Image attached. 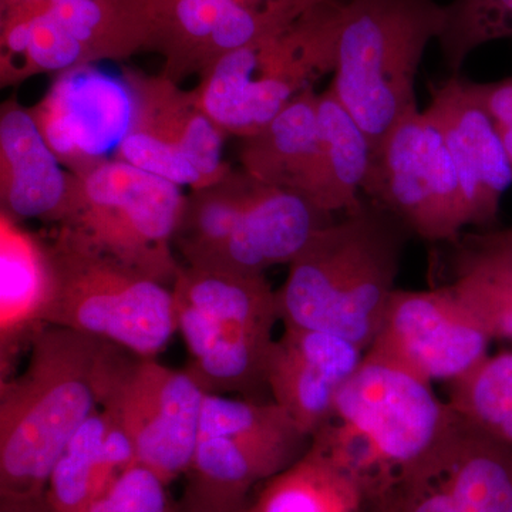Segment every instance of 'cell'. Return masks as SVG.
Listing matches in <instances>:
<instances>
[{"instance_id":"d4e9b609","label":"cell","mask_w":512,"mask_h":512,"mask_svg":"<svg viewBox=\"0 0 512 512\" xmlns=\"http://www.w3.org/2000/svg\"><path fill=\"white\" fill-rule=\"evenodd\" d=\"M245 512H369L355 474L312 440L305 456L258 485Z\"/></svg>"},{"instance_id":"ba28073f","label":"cell","mask_w":512,"mask_h":512,"mask_svg":"<svg viewBox=\"0 0 512 512\" xmlns=\"http://www.w3.org/2000/svg\"><path fill=\"white\" fill-rule=\"evenodd\" d=\"M342 2L325 3L285 32L222 57L194 89L202 110L227 136L258 133L289 101L335 70Z\"/></svg>"},{"instance_id":"30bf717a","label":"cell","mask_w":512,"mask_h":512,"mask_svg":"<svg viewBox=\"0 0 512 512\" xmlns=\"http://www.w3.org/2000/svg\"><path fill=\"white\" fill-rule=\"evenodd\" d=\"M150 0L26 3L2 15V86L147 52Z\"/></svg>"},{"instance_id":"ac0fdd59","label":"cell","mask_w":512,"mask_h":512,"mask_svg":"<svg viewBox=\"0 0 512 512\" xmlns=\"http://www.w3.org/2000/svg\"><path fill=\"white\" fill-rule=\"evenodd\" d=\"M436 121L466 202L468 224L491 227L512 185V171L493 120L468 92L467 80L453 76L433 93L426 109Z\"/></svg>"},{"instance_id":"4316f807","label":"cell","mask_w":512,"mask_h":512,"mask_svg":"<svg viewBox=\"0 0 512 512\" xmlns=\"http://www.w3.org/2000/svg\"><path fill=\"white\" fill-rule=\"evenodd\" d=\"M450 286L490 338L512 339V258L467 235Z\"/></svg>"},{"instance_id":"7c38bea8","label":"cell","mask_w":512,"mask_h":512,"mask_svg":"<svg viewBox=\"0 0 512 512\" xmlns=\"http://www.w3.org/2000/svg\"><path fill=\"white\" fill-rule=\"evenodd\" d=\"M311 444L312 437L272 399L207 393L185 478L251 497L254 488L305 456Z\"/></svg>"},{"instance_id":"ffe728a7","label":"cell","mask_w":512,"mask_h":512,"mask_svg":"<svg viewBox=\"0 0 512 512\" xmlns=\"http://www.w3.org/2000/svg\"><path fill=\"white\" fill-rule=\"evenodd\" d=\"M62 167L29 109L18 101H6L0 114L2 211L20 222L59 225L72 185V173Z\"/></svg>"},{"instance_id":"8992f818","label":"cell","mask_w":512,"mask_h":512,"mask_svg":"<svg viewBox=\"0 0 512 512\" xmlns=\"http://www.w3.org/2000/svg\"><path fill=\"white\" fill-rule=\"evenodd\" d=\"M53 291L46 325L76 330L134 355L158 357L177 333L173 288L57 228L47 241Z\"/></svg>"},{"instance_id":"603a6c76","label":"cell","mask_w":512,"mask_h":512,"mask_svg":"<svg viewBox=\"0 0 512 512\" xmlns=\"http://www.w3.org/2000/svg\"><path fill=\"white\" fill-rule=\"evenodd\" d=\"M318 99L308 87L258 133L242 138V171L258 183L308 197L318 163Z\"/></svg>"},{"instance_id":"836d02e7","label":"cell","mask_w":512,"mask_h":512,"mask_svg":"<svg viewBox=\"0 0 512 512\" xmlns=\"http://www.w3.org/2000/svg\"><path fill=\"white\" fill-rule=\"evenodd\" d=\"M0 512H56L47 503L45 494L0 495Z\"/></svg>"},{"instance_id":"9a60e30c","label":"cell","mask_w":512,"mask_h":512,"mask_svg":"<svg viewBox=\"0 0 512 512\" xmlns=\"http://www.w3.org/2000/svg\"><path fill=\"white\" fill-rule=\"evenodd\" d=\"M40 133L70 173H80L119 150L136 117V94L126 76L93 64L64 70L29 109Z\"/></svg>"},{"instance_id":"e575fe53","label":"cell","mask_w":512,"mask_h":512,"mask_svg":"<svg viewBox=\"0 0 512 512\" xmlns=\"http://www.w3.org/2000/svg\"><path fill=\"white\" fill-rule=\"evenodd\" d=\"M245 2L254 3V5L264 6V8H282L295 10L296 13L311 12V10L332 2V0H245Z\"/></svg>"},{"instance_id":"7a4b0ae2","label":"cell","mask_w":512,"mask_h":512,"mask_svg":"<svg viewBox=\"0 0 512 512\" xmlns=\"http://www.w3.org/2000/svg\"><path fill=\"white\" fill-rule=\"evenodd\" d=\"M103 343L47 325L25 367L0 380V495L45 494L64 448L100 409L96 372Z\"/></svg>"},{"instance_id":"e0dca14e","label":"cell","mask_w":512,"mask_h":512,"mask_svg":"<svg viewBox=\"0 0 512 512\" xmlns=\"http://www.w3.org/2000/svg\"><path fill=\"white\" fill-rule=\"evenodd\" d=\"M365 353L339 336L284 326L269 359V397L313 437L332 420L339 394Z\"/></svg>"},{"instance_id":"d6a6232c","label":"cell","mask_w":512,"mask_h":512,"mask_svg":"<svg viewBox=\"0 0 512 512\" xmlns=\"http://www.w3.org/2000/svg\"><path fill=\"white\" fill-rule=\"evenodd\" d=\"M467 87L478 106L493 120L495 127H512V76L493 83L467 80Z\"/></svg>"},{"instance_id":"4dcf8cb0","label":"cell","mask_w":512,"mask_h":512,"mask_svg":"<svg viewBox=\"0 0 512 512\" xmlns=\"http://www.w3.org/2000/svg\"><path fill=\"white\" fill-rule=\"evenodd\" d=\"M87 512H178L170 485L147 467L128 468Z\"/></svg>"},{"instance_id":"8fae6325","label":"cell","mask_w":512,"mask_h":512,"mask_svg":"<svg viewBox=\"0 0 512 512\" xmlns=\"http://www.w3.org/2000/svg\"><path fill=\"white\" fill-rule=\"evenodd\" d=\"M362 194L427 242L457 241L470 225L443 133L426 110L412 111L387 133Z\"/></svg>"},{"instance_id":"f546056e","label":"cell","mask_w":512,"mask_h":512,"mask_svg":"<svg viewBox=\"0 0 512 512\" xmlns=\"http://www.w3.org/2000/svg\"><path fill=\"white\" fill-rule=\"evenodd\" d=\"M444 443L429 460L376 495L370 501V512H461L444 476L441 463Z\"/></svg>"},{"instance_id":"277c9868","label":"cell","mask_w":512,"mask_h":512,"mask_svg":"<svg viewBox=\"0 0 512 512\" xmlns=\"http://www.w3.org/2000/svg\"><path fill=\"white\" fill-rule=\"evenodd\" d=\"M437 0H343L330 89L366 134L373 153L419 109L416 79L431 40L446 25Z\"/></svg>"},{"instance_id":"7402d4cb","label":"cell","mask_w":512,"mask_h":512,"mask_svg":"<svg viewBox=\"0 0 512 512\" xmlns=\"http://www.w3.org/2000/svg\"><path fill=\"white\" fill-rule=\"evenodd\" d=\"M136 464L133 441L113 417L99 409L57 460L45 491L47 503L56 512H87Z\"/></svg>"},{"instance_id":"d6986e66","label":"cell","mask_w":512,"mask_h":512,"mask_svg":"<svg viewBox=\"0 0 512 512\" xmlns=\"http://www.w3.org/2000/svg\"><path fill=\"white\" fill-rule=\"evenodd\" d=\"M299 192L259 184L220 249L201 268L264 275L289 265L319 228L332 222Z\"/></svg>"},{"instance_id":"52a82bcc","label":"cell","mask_w":512,"mask_h":512,"mask_svg":"<svg viewBox=\"0 0 512 512\" xmlns=\"http://www.w3.org/2000/svg\"><path fill=\"white\" fill-rule=\"evenodd\" d=\"M184 201L178 185L113 158L72 173L69 205L57 228L173 288L183 266L175 234Z\"/></svg>"},{"instance_id":"f1b7e54d","label":"cell","mask_w":512,"mask_h":512,"mask_svg":"<svg viewBox=\"0 0 512 512\" xmlns=\"http://www.w3.org/2000/svg\"><path fill=\"white\" fill-rule=\"evenodd\" d=\"M446 12L437 42L453 76L478 47L512 37V0H453Z\"/></svg>"},{"instance_id":"9c48e42d","label":"cell","mask_w":512,"mask_h":512,"mask_svg":"<svg viewBox=\"0 0 512 512\" xmlns=\"http://www.w3.org/2000/svg\"><path fill=\"white\" fill-rule=\"evenodd\" d=\"M100 409L133 441L137 461L171 485L190 471L207 390L187 369L104 342L96 372Z\"/></svg>"},{"instance_id":"8d00e7d4","label":"cell","mask_w":512,"mask_h":512,"mask_svg":"<svg viewBox=\"0 0 512 512\" xmlns=\"http://www.w3.org/2000/svg\"><path fill=\"white\" fill-rule=\"evenodd\" d=\"M512 171V127L497 128Z\"/></svg>"},{"instance_id":"1f68e13d","label":"cell","mask_w":512,"mask_h":512,"mask_svg":"<svg viewBox=\"0 0 512 512\" xmlns=\"http://www.w3.org/2000/svg\"><path fill=\"white\" fill-rule=\"evenodd\" d=\"M177 501L178 512H245L249 497L222 493L191 478H185L183 494Z\"/></svg>"},{"instance_id":"5bb4252c","label":"cell","mask_w":512,"mask_h":512,"mask_svg":"<svg viewBox=\"0 0 512 512\" xmlns=\"http://www.w3.org/2000/svg\"><path fill=\"white\" fill-rule=\"evenodd\" d=\"M491 342L450 285L426 291L397 288L365 356L426 383H451L490 355Z\"/></svg>"},{"instance_id":"83f0119b","label":"cell","mask_w":512,"mask_h":512,"mask_svg":"<svg viewBox=\"0 0 512 512\" xmlns=\"http://www.w3.org/2000/svg\"><path fill=\"white\" fill-rule=\"evenodd\" d=\"M448 386L447 402L464 423L512 447V352L488 355Z\"/></svg>"},{"instance_id":"484cf974","label":"cell","mask_w":512,"mask_h":512,"mask_svg":"<svg viewBox=\"0 0 512 512\" xmlns=\"http://www.w3.org/2000/svg\"><path fill=\"white\" fill-rule=\"evenodd\" d=\"M444 476L461 512H512V447L457 416L441 448Z\"/></svg>"},{"instance_id":"74e56055","label":"cell","mask_w":512,"mask_h":512,"mask_svg":"<svg viewBox=\"0 0 512 512\" xmlns=\"http://www.w3.org/2000/svg\"><path fill=\"white\" fill-rule=\"evenodd\" d=\"M35 2V0H0V8L3 13L9 12V10L18 8V6L26 5V3Z\"/></svg>"},{"instance_id":"2e32d148","label":"cell","mask_w":512,"mask_h":512,"mask_svg":"<svg viewBox=\"0 0 512 512\" xmlns=\"http://www.w3.org/2000/svg\"><path fill=\"white\" fill-rule=\"evenodd\" d=\"M147 52L164 57L163 76L202 77L222 57L279 35L303 16L245 0H150Z\"/></svg>"},{"instance_id":"d590c367","label":"cell","mask_w":512,"mask_h":512,"mask_svg":"<svg viewBox=\"0 0 512 512\" xmlns=\"http://www.w3.org/2000/svg\"><path fill=\"white\" fill-rule=\"evenodd\" d=\"M478 241L488 245V247L498 249L512 258V227L504 229H494V231L481 232L474 234Z\"/></svg>"},{"instance_id":"44dd1931","label":"cell","mask_w":512,"mask_h":512,"mask_svg":"<svg viewBox=\"0 0 512 512\" xmlns=\"http://www.w3.org/2000/svg\"><path fill=\"white\" fill-rule=\"evenodd\" d=\"M53 291L47 241L0 214V380L18 372L20 356L46 325Z\"/></svg>"},{"instance_id":"3957f363","label":"cell","mask_w":512,"mask_h":512,"mask_svg":"<svg viewBox=\"0 0 512 512\" xmlns=\"http://www.w3.org/2000/svg\"><path fill=\"white\" fill-rule=\"evenodd\" d=\"M456 421L430 383L365 356L312 440L355 474L372 501L429 460Z\"/></svg>"},{"instance_id":"cb8c5ba5","label":"cell","mask_w":512,"mask_h":512,"mask_svg":"<svg viewBox=\"0 0 512 512\" xmlns=\"http://www.w3.org/2000/svg\"><path fill=\"white\" fill-rule=\"evenodd\" d=\"M318 124V163L306 198L328 214L352 210L363 197L372 146L330 87L319 94Z\"/></svg>"},{"instance_id":"5b68a950","label":"cell","mask_w":512,"mask_h":512,"mask_svg":"<svg viewBox=\"0 0 512 512\" xmlns=\"http://www.w3.org/2000/svg\"><path fill=\"white\" fill-rule=\"evenodd\" d=\"M185 369L208 393L271 399L268 365L279 319L266 275L181 266L173 285Z\"/></svg>"},{"instance_id":"6da1fadb","label":"cell","mask_w":512,"mask_h":512,"mask_svg":"<svg viewBox=\"0 0 512 512\" xmlns=\"http://www.w3.org/2000/svg\"><path fill=\"white\" fill-rule=\"evenodd\" d=\"M413 237L396 215L363 195L340 221L319 228L276 289L279 319L370 348Z\"/></svg>"},{"instance_id":"4fadbf2b","label":"cell","mask_w":512,"mask_h":512,"mask_svg":"<svg viewBox=\"0 0 512 512\" xmlns=\"http://www.w3.org/2000/svg\"><path fill=\"white\" fill-rule=\"evenodd\" d=\"M126 77L136 94V117L114 158L192 190L231 173L222 156L227 134L202 110L194 90L185 92L163 74Z\"/></svg>"}]
</instances>
